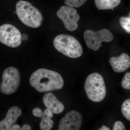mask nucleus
<instances>
[{
    "label": "nucleus",
    "mask_w": 130,
    "mask_h": 130,
    "mask_svg": "<svg viewBox=\"0 0 130 130\" xmlns=\"http://www.w3.org/2000/svg\"><path fill=\"white\" fill-rule=\"evenodd\" d=\"M29 81L30 85L39 92L58 90L64 85V80L59 73L44 68L33 73Z\"/></svg>",
    "instance_id": "1"
},
{
    "label": "nucleus",
    "mask_w": 130,
    "mask_h": 130,
    "mask_svg": "<svg viewBox=\"0 0 130 130\" xmlns=\"http://www.w3.org/2000/svg\"><path fill=\"white\" fill-rule=\"evenodd\" d=\"M16 9L19 19L24 24L34 28L41 25L43 21L41 13L29 2L19 1L16 4Z\"/></svg>",
    "instance_id": "2"
},
{
    "label": "nucleus",
    "mask_w": 130,
    "mask_h": 130,
    "mask_svg": "<svg viewBox=\"0 0 130 130\" xmlns=\"http://www.w3.org/2000/svg\"><path fill=\"white\" fill-rule=\"evenodd\" d=\"M84 89L88 98L95 102L102 101L106 95V88L104 79L97 73L89 75L85 83Z\"/></svg>",
    "instance_id": "3"
},
{
    "label": "nucleus",
    "mask_w": 130,
    "mask_h": 130,
    "mask_svg": "<svg viewBox=\"0 0 130 130\" xmlns=\"http://www.w3.org/2000/svg\"><path fill=\"white\" fill-rule=\"evenodd\" d=\"M53 43L57 51L67 57L76 58L83 54L81 44L72 36L66 34L58 35L54 39Z\"/></svg>",
    "instance_id": "4"
},
{
    "label": "nucleus",
    "mask_w": 130,
    "mask_h": 130,
    "mask_svg": "<svg viewBox=\"0 0 130 130\" xmlns=\"http://www.w3.org/2000/svg\"><path fill=\"white\" fill-rule=\"evenodd\" d=\"M84 37L87 47L94 51L99 49L103 42H108L113 39L111 32L106 29L97 31L88 30L84 32Z\"/></svg>",
    "instance_id": "5"
},
{
    "label": "nucleus",
    "mask_w": 130,
    "mask_h": 130,
    "mask_svg": "<svg viewBox=\"0 0 130 130\" xmlns=\"http://www.w3.org/2000/svg\"><path fill=\"white\" fill-rule=\"evenodd\" d=\"M20 78L18 70L13 67L5 69L3 73L1 91L4 94L10 95L16 92L18 88Z\"/></svg>",
    "instance_id": "6"
},
{
    "label": "nucleus",
    "mask_w": 130,
    "mask_h": 130,
    "mask_svg": "<svg viewBox=\"0 0 130 130\" xmlns=\"http://www.w3.org/2000/svg\"><path fill=\"white\" fill-rule=\"evenodd\" d=\"M21 35L18 28L10 24H5L0 27V41L7 46L15 48L21 43Z\"/></svg>",
    "instance_id": "7"
},
{
    "label": "nucleus",
    "mask_w": 130,
    "mask_h": 130,
    "mask_svg": "<svg viewBox=\"0 0 130 130\" xmlns=\"http://www.w3.org/2000/svg\"><path fill=\"white\" fill-rule=\"evenodd\" d=\"M56 14L68 30L74 31L77 29V22L80 16L74 8L67 6H62L57 12Z\"/></svg>",
    "instance_id": "8"
},
{
    "label": "nucleus",
    "mask_w": 130,
    "mask_h": 130,
    "mask_svg": "<svg viewBox=\"0 0 130 130\" xmlns=\"http://www.w3.org/2000/svg\"><path fill=\"white\" fill-rule=\"evenodd\" d=\"M83 117L79 112L72 111L61 119L58 125L59 130H78L81 128Z\"/></svg>",
    "instance_id": "9"
},
{
    "label": "nucleus",
    "mask_w": 130,
    "mask_h": 130,
    "mask_svg": "<svg viewBox=\"0 0 130 130\" xmlns=\"http://www.w3.org/2000/svg\"><path fill=\"white\" fill-rule=\"evenodd\" d=\"M32 113L35 117L41 118L40 125V129L50 130L53 128L54 121L51 118L53 116V113L50 110L47 108L43 112L40 108L36 107L33 109Z\"/></svg>",
    "instance_id": "10"
},
{
    "label": "nucleus",
    "mask_w": 130,
    "mask_h": 130,
    "mask_svg": "<svg viewBox=\"0 0 130 130\" xmlns=\"http://www.w3.org/2000/svg\"><path fill=\"white\" fill-rule=\"evenodd\" d=\"M109 62L114 71L120 73L130 67V57L127 54L122 53L117 57H111Z\"/></svg>",
    "instance_id": "11"
},
{
    "label": "nucleus",
    "mask_w": 130,
    "mask_h": 130,
    "mask_svg": "<svg viewBox=\"0 0 130 130\" xmlns=\"http://www.w3.org/2000/svg\"><path fill=\"white\" fill-rule=\"evenodd\" d=\"M21 113L22 111L18 107L14 106L10 108L5 118L0 122V130H10Z\"/></svg>",
    "instance_id": "12"
},
{
    "label": "nucleus",
    "mask_w": 130,
    "mask_h": 130,
    "mask_svg": "<svg viewBox=\"0 0 130 130\" xmlns=\"http://www.w3.org/2000/svg\"><path fill=\"white\" fill-rule=\"evenodd\" d=\"M42 100L46 107L53 113H61L64 109V105L57 99L53 93H46L43 96Z\"/></svg>",
    "instance_id": "13"
},
{
    "label": "nucleus",
    "mask_w": 130,
    "mask_h": 130,
    "mask_svg": "<svg viewBox=\"0 0 130 130\" xmlns=\"http://www.w3.org/2000/svg\"><path fill=\"white\" fill-rule=\"evenodd\" d=\"M96 6L99 10H113L121 3V0H94Z\"/></svg>",
    "instance_id": "14"
},
{
    "label": "nucleus",
    "mask_w": 130,
    "mask_h": 130,
    "mask_svg": "<svg viewBox=\"0 0 130 130\" xmlns=\"http://www.w3.org/2000/svg\"><path fill=\"white\" fill-rule=\"evenodd\" d=\"M121 110L123 116L130 121V99H127L123 102Z\"/></svg>",
    "instance_id": "15"
},
{
    "label": "nucleus",
    "mask_w": 130,
    "mask_h": 130,
    "mask_svg": "<svg viewBox=\"0 0 130 130\" xmlns=\"http://www.w3.org/2000/svg\"><path fill=\"white\" fill-rule=\"evenodd\" d=\"M119 23L126 31L130 34V18L121 17L119 19Z\"/></svg>",
    "instance_id": "16"
},
{
    "label": "nucleus",
    "mask_w": 130,
    "mask_h": 130,
    "mask_svg": "<svg viewBox=\"0 0 130 130\" xmlns=\"http://www.w3.org/2000/svg\"><path fill=\"white\" fill-rule=\"evenodd\" d=\"M87 0H65L67 6L73 8H79L83 6Z\"/></svg>",
    "instance_id": "17"
},
{
    "label": "nucleus",
    "mask_w": 130,
    "mask_h": 130,
    "mask_svg": "<svg viewBox=\"0 0 130 130\" xmlns=\"http://www.w3.org/2000/svg\"><path fill=\"white\" fill-rule=\"evenodd\" d=\"M121 85L124 89L130 90V73L128 72L124 76L121 82Z\"/></svg>",
    "instance_id": "18"
},
{
    "label": "nucleus",
    "mask_w": 130,
    "mask_h": 130,
    "mask_svg": "<svg viewBox=\"0 0 130 130\" xmlns=\"http://www.w3.org/2000/svg\"><path fill=\"white\" fill-rule=\"evenodd\" d=\"M125 126L122 121H116L114 124L113 130H125Z\"/></svg>",
    "instance_id": "19"
},
{
    "label": "nucleus",
    "mask_w": 130,
    "mask_h": 130,
    "mask_svg": "<svg viewBox=\"0 0 130 130\" xmlns=\"http://www.w3.org/2000/svg\"><path fill=\"white\" fill-rule=\"evenodd\" d=\"M10 130H21L20 126L18 124H14L10 129Z\"/></svg>",
    "instance_id": "20"
},
{
    "label": "nucleus",
    "mask_w": 130,
    "mask_h": 130,
    "mask_svg": "<svg viewBox=\"0 0 130 130\" xmlns=\"http://www.w3.org/2000/svg\"><path fill=\"white\" fill-rule=\"evenodd\" d=\"M21 130H31V128L30 126L29 125L25 124L22 126L21 128Z\"/></svg>",
    "instance_id": "21"
},
{
    "label": "nucleus",
    "mask_w": 130,
    "mask_h": 130,
    "mask_svg": "<svg viewBox=\"0 0 130 130\" xmlns=\"http://www.w3.org/2000/svg\"><path fill=\"white\" fill-rule=\"evenodd\" d=\"M28 36L26 34H23L21 35V39L22 41H26L28 40Z\"/></svg>",
    "instance_id": "22"
},
{
    "label": "nucleus",
    "mask_w": 130,
    "mask_h": 130,
    "mask_svg": "<svg viewBox=\"0 0 130 130\" xmlns=\"http://www.w3.org/2000/svg\"><path fill=\"white\" fill-rule=\"evenodd\" d=\"M98 130H110V129H109L108 127H107L106 126L103 125L101 128H99L98 129Z\"/></svg>",
    "instance_id": "23"
}]
</instances>
